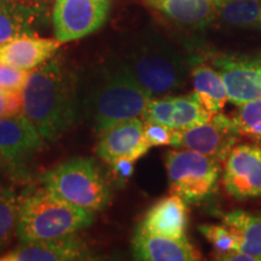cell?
I'll list each match as a JSON object with an SVG mask.
<instances>
[{"label":"cell","mask_w":261,"mask_h":261,"mask_svg":"<svg viewBox=\"0 0 261 261\" xmlns=\"http://www.w3.org/2000/svg\"><path fill=\"white\" fill-rule=\"evenodd\" d=\"M223 224L233 232L238 250L261 261V212H231L224 215Z\"/></svg>","instance_id":"cell-19"},{"label":"cell","mask_w":261,"mask_h":261,"mask_svg":"<svg viewBox=\"0 0 261 261\" xmlns=\"http://www.w3.org/2000/svg\"><path fill=\"white\" fill-rule=\"evenodd\" d=\"M133 257L143 261H196L200 253L187 237L169 238L137 228L132 241Z\"/></svg>","instance_id":"cell-17"},{"label":"cell","mask_w":261,"mask_h":261,"mask_svg":"<svg viewBox=\"0 0 261 261\" xmlns=\"http://www.w3.org/2000/svg\"><path fill=\"white\" fill-rule=\"evenodd\" d=\"M37 11L21 0H0V45L22 35H34Z\"/></svg>","instance_id":"cell-21"},{"label":"cell","mask_w":261,"mask_h":261,"mask_svg":"<svg viewBox=\"0 0 261 261\" xmlns=\"http://www.w3.org/2000/svg\"><path fill=\"white\" fill-rule=\"evenodd\" d=\"M188 225L187 202L171 194L146 212L138 227L143 232L169 238L185 237Z\"/></svg>","instance_id":"cell-16"},{"label":"cell","mask_w":261,"mask_h":261,"mask_svg":"<svg viewBox=\"0 0 261 261\" xmlns=\"http://www.w3.org/2000/svg\"><path fill=\"white\" fill-rule=\"evenodd\" d=\"M79 74V117L98 136L117 122L142 117L151 96L120 56H109Z\"/></svg>","instance_id":"cell-1"},{"label":"cell","mask_w":261,"mask_h":261,"mask_svg":"<svg viewBox=\"0 0 261 261\" xmlns=\"http://www.w3.org/2000/svg\"><path fill=\"white\" fill-rule=\"evenodd\" d=\"M93 218V212L61 200L42 188L19 198L16 234L21 242L61 238L89 227Z\"/></svg>","instance_id":"cell-4"},{"label":"cell","mask_w":261,"mask_h":261,"mask_svg":"<svg viewBox=\"0 0 261 261\" xmlns=\"http://www.w3.org/2000/svg\"><path fill=\"white\" fill-rule=\"evenodd\" d=\"M198 230L214 248L215 255L237 249L236 237L225 224H203Z\"/></svg>","instance_id":"cell-25"},{"label":"cell","mask_w":261,"mask_h":261,"mask_svg":"<svg viewBox=\"0 0 261 261\" xmlns=\"http://www.w3.org/2000/svg\"><path fill=\"white\" fill-rule=\"evenodd\" d=\"M79 74L56 57L29 71L22 90V113L45 140L56 142L79 117Z\"/></svg>","instance_id":"cell-2"},{"label":"cell","mask_w":261,"mask_h":261,"mask_svg":"<svg viewBox=\"0 0 261 261\" xmlns=\"http://www.w3.org/2000/svg\"><path fill=\"white\" fill-rule=\"evenodd\" d=\"M120 57L152 98L180 90L188 81L184 57L155 31L136 33Z\"/></svg>","instance_id":"cell-3"},{"label":"cell","mask_w":261,"mask_h":261,"mask_svg":"<svg viewBox=\"0 0 261 261\" xmlns=\"http://www.w3.org/2000/svg\"><path fill=\"white\" fill-rule=\"evenodd\" d=\"M22 92L19 91H6V112L8 116H14L22 114Z\"/></svg>","instance_id":"cell-29"},{"label":"cell","mask_w":261,"mask_h":261,"mask_svg":"<svg viewBox=\"0 0 261 261\" xmlns=\"http://www.w3.org/2000/svg\"><path fill=\"white\" fill-rule=\"evenodd\" d=\"M8 116L6 112V91L0 90V117Z\"/></svg>","instance_id":"cell-31"},{"label":"cell","mask_w":261,"mask_h":261,"mask_svg":"<svg viewBox=\"0 0 261 261\" xmlns=\"http://www.w3.org/2000/svg\"><path fill=\"white\" fill-rule=\"evenodd\" d=\"M215 259L224 261H255L253 256L248 255V254L241 252L238 249L230 250V252L223 254H218V255H215Z\"/></svg>","instance_id":"cell-30"},{"label":"cell","mask_w":261,"mask_h":261,"mask_svg":"<svg viewBox=\"0 0 261 261\" xmlns=\"http://www.w3.org/2000/svg\"><path fill=\"white\" fill-rule=\"evenodd\" d=\"M18 207L19 198L15 191L0 188V250L8 246L16 234Z\"/></svg>","instance_id":"cell-24"},{"label":"cell","mask_w":261,"mask_h":261,"mask_svg":"<svg viewBox=\"0 0 261 261\" xmlns=\"http://www.w3.org/2000/svg\"><path fill=\"white\" fill-rule=\"evenodd\" d=\"M137 161H138V159H136L135 156L127 155L110 163L113 179L119 187H123L128 181V179L132 177Z\"/></svg>","instance_id":"cell-28"},{"label":"cell","mask_w":261,"mask_h":261,"mask_svg":"<svg viewBox=\"0 0 261 261\" xmlns=\"http://www.w3.org/2000/svg\"><path fill=\"white\" fill-rule=\"evenodd\" d=\"M240 138L232 119L220 112L202 125L175 129L172 146L194 150L224 163Z\"/></svg>","instance_id":"cell-7"},{"label":"cell","mask_w":261,"mask_h":261,"mask_svg":"<svg viewBox=\"0 0 261 261\" xmlns=\"http://www.w3.org/2000/svg\"><path fill=\"white\" fill-rule=\"evenodd\" d=\"M174 130L161 123L144 121V139L150 146L172 145L174 138Z\"/></svg>","instance_id":"cell-27"},{"label":"cell","mask_w":261,"mask_h":261,"mask_svg":"<svg viewBox=\"0 0 261 261\" xmlns=\"http://www.w3.org/2000/svg\"><path fill=\"white\" fill-rule=\"evenodd\" d=\"M223 174L227 194L237 201L261 196V148L236 144L225 160Z\"/></svg>","instance_id":"cell-10"},{"label":"cell","mask_w":261,"mask_h":261,"mask_svg":"<svg viewBox=\"0 0 261 261\" xmlns=\"http://www.w3.org/2000/svg\"><path fill=\"white\" fill-rule=\"evenodd\" d=\"M61 44L57 39L22 35L0 45V63L32 71L56 56Z\"/></svg>","instance_id":"cell-15"},{"label":"cell","mask_w":261,"mask_h":261,"mask_svg":"<svg viewBox=\"0 0 261 261\" xmlns=\"http://www.w3.org/2000/svg\"><path fill=\"white\" fill-rule=\"evenodd\" d=\"M109 0H54V28L60 42L77 40L106 23Z\"/></svg>","instance_id":"cell-8"},{"label":"cell","mask_w":261,"mask_h":261,"mask_svg":"<svg viewBox=\"0 0 261 261\" xmlns=\"http://www.w3.org/2000/svg\"><path fill=\"white\" fill-rule=\"evenodd\" d=\"M40 180L61 200L93 213L103 211L112 196L109 180L92 158L68 160L45 172Z\"/></svg>","instance_id":"cell-5"},{"label":"cell","mask_w":261,"mask_h":261,"mask_svg":"<svg viewBox=\"0 0 261 261\" xmlns=\"http://www.w3.org/2000/svg\"><path fill=\"white\" fill-rule=\"evenodd\" d=\"M194 92L212 115L220 113L228 102L223 77L215 68L207 64H197L192 69Z\"/></svg>","instance_id":"cell-20"},{"label":"cell","mask_w":261,"mask_h":261,"mask_svg":"<svg viewBox=\"0 0 261 261\" xmlns=\"http://www.w3.org/2000/svg\"><path fill=\"white\" fill-rule=\"evenodd\" d=\"M215 6L221 23L261 29V0H215Z\"/></svg>","instance_id":"cell-22"},{"label":"cell","mask_w":261,"mask_h":261,"mask_svg":"<svg viewBox=\"0 0 261 261\" xmlns=\"http://www.w3.org/2000/svg\"><path fill=\"white\" fill-rule=\"evenodd\" d=\"M92 259L90 248L77 233L52 240L21 242L0 261H75Z\"/></svg>","instance_id":"cell-13"},{"label":"cell","mask_w":261,"mask_h":261,"mask_svg":"<svg viewBox=\"0 0 261 261\" xmlns=\"http://www.w3.org/2000/svg\"><path fill=\"white\" fill-rule=\"evenodd\" d=\"M143 132L144 121L142 117L117 122L99 135L97 155L109 165L127 155H132L139 160L151 148L144 139Z\"/></svg>","instance_id":"cell-14"},{"label":"cell","mask_w":261,"mask_h":261,"mask_svg":"<svg viewBox=\"0 0 261 261\" xmlns=\"http://www.w3.org/2000/svg\"><path fill=\"white\" fill-rule=\"evenodd\" d=\"M212 116L194 92L187 96L151 98L142 119L173 129H184L210 121Z\"/></svg>","instance_id":"cell-11"},{"label":"cell","mask_w":261,"mask_h":261,"mask_svg":"<svg viewBox=\"0 0 261 261\" xmlns=\"http://www.w3.org/2000/svg\"><path fill=\"white\" fill-rule=\"evenodd\" d=\"M29 71L0 63V90L22 92Z\"/></svg>","instance_id":"cell-26"},{"label":"cell","mask_w":261,"mask_h":261,"mask_svg":"<svg viewBox=\"0 0 261 261\" xmlns=\"http://www.w3.org/2000/svg\"><path fill=\"white\" fill-rule=\"evenodd\" d=\"M44 140L23 113L0 117V167L18 171L44 148Z\"/></svg>","instance_id":"cell-9"},{"label":"cell","mask_w":261,"mask_h":261,"mask_svg":"<svg viewBox=\"0 0 261 261\" xmlns=\"http://www.w3.org/2000/svg\"><path fill=\"white\" fill-rule=\"evenodd\" d=\"M231 119L241 137L261 143V98L237 106Z\"/></svg>","instance_id":"cell-23"},{"label":"cell","mask_w":261,"mask_h":261,"mask_svg":"<svg viewBox=\"0 0 261 261\" xmlns=\"http://www.w3.org/2000/svg\"><path fill=\"white\" fill-rule=\"evenodd\" d=\"M221 165L218 160L194 150H171L166 154L169 192L187 203L205 200L217 189Z\"/></svg>","instance_id":"cell-6"},{"label":"cell","mask_w":261,"mask_h":261,"mask_svg":"<svg viewBox=\"0 0 261 261\" xmlns=\"http://www.w3.org/2000/svg\"><path fill=\"white\" fill-rule=\"evenodd\" d=\"M226 87L228 102L234 106L261 98V61L249 57L219 56L214 60Z\"/></svg>","instance_id":"cell-12"},{"label":"cell","mask_w":261,"mask_h":261,"mask_svg":"<svg viewBox=\"0 0 261 261\" xmlns=\"http://www.w3.org/2000/svg\"><path fill=\"white\" fill-rule=\"evenodd\" d=\"M173 23L192 29H203L217 21L215 0H146Z\"/></svg>","instance_id":"cell-18"}]
</instances>
